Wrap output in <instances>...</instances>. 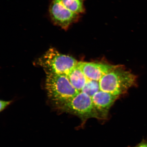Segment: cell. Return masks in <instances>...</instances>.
<instances>
[{
    "label": "cell",
    "mask_w": 147,
    "mask_h": 147,
    "mask_svg": "<svg viewBox=\"0 0 147 147\" xmlns=\"http://www.w3.org/2000/svg\"><path fill=\"white\" fill-rule=\"evenodd\" d=\"M49 12L51 21L55 25L67 30L71 25L79 21L81 15L70 11L60 0H52L49 5Z\"/></svg>",
    "instance_id": "5b68a950"
},
{
    "label": "cell",
    "mask_w": 147,
    "mask_h": 147,
    "mask_svg": "<svg viewBox=\"0 0 147 147\" xmlns=\"http://www.w3.org/2000/svg\"><path fill=\"white\" fill-rule=\"evenodd\" d=\"M133 147H147V141L143 140L137 146Z\"/></svg>",
    "instance_id": "7c38bea8"
},
{
    "label": "cell",
    "mask_w": 147,
    "mask_h": 147,
    "mask_svg": "<svg viewBox=\"0 0 147 147\" xmlns=\"http://www.w3.org/2000/svg\"><path fill=\"white\" fill-rule=\"evenodd\" d=\"M100 90V89L99 82L88 80L82 92L92 97L95 94Z\"/></svg>",
    "instance_id": "30bf717a"
},
{
    "label": "cell",
    "mask_w": 147,
    "mask_h": 147,
    "mask_svg": "<svg viewBox=\"0 0 147 147\" xmlns=\"http://www.w3.org/2000/svg\"><path fill=\"white\" fill-rule=\"evenodd\" d=\"M46 74L45 88L47 96L55 106L70 100L78 93L67 76L50 72Z\"/></svg>",
    "instance_id": "7a4b0ae2"
},
{
    "label": "cell",
    "mask_w": 147,
    "mask_h": 147,
    "mask_svg": "<svg viewBox=\"0 0 147 147\" xmlns=\"http://www.w3.org/2000/svg\"><path fill=\"white\" fill-rule=\"evenodd\" d=\"M12 102V101L1 100V108L0 111L1 112L5 109L7 106L11 104Z\"/></svg>",
    "instance_id": "8fae6325"
},
{
    "label": "cell",
    "mask_w": 147,
    "mask_h": 147,
    "mask_svg": "<svg viewBox=\"0 0 147 147\" xmlns=\"http://www.w3.org/2000/svg\"><path fill=\"white\" fill-rule=\"evenodd\" d=\"M67 77L71 84L78 92L82 91L88 80L78 63L69 73Z\"/></svg>",
    "instance_id": "ba28073f"
},
{
    "label": "cell",
    "mask_w": 147,
    "mask_h": 147,
    "mask_svg": "<svg viewBox=\"0 0 147 147\" xmlns=\"http://www.w3.org/2000/svg\"><path fill=\"white\" fill-rule=\"evenodd\" d=\"M78 64L88 80L99 82L106 74L116 68L119 65L96 62H80Z\"/></svg>",
    "instance_id": "8992f818"
},
{
    "label": "cell",
    "mask_w": 147,
    "mask_h": 147,
    "mask_svg": "<svg viewBox=\"0 0 147 147\" xmlns=\"http://www.w3.org/2000/svg\"><path fill=\"white\" fill-rule=\"evenodd\" d=\"M78 62L73 57L62 54L51 48L38 59V64L43 68L46 73L67 76Z\"/></svg>",
    "instance_id": "277c9868"
},
{
    "label": "cell",
    "mask_w": 147,
    "mask_h": 147,
    "mask_svg": "<svg viewBox=\"0 0 147 147\" xmlns=\"http://www.w3.org/2000/svg\"><path fill=\"white\" fill-rule=\"evenodd\" d=\"M137 76L122 65L110 71L100 81V90L119 96L136 84Z\"/></svg>",
    "instance_id": "6da1fadb"
},
{
    "label": "cell",
    "mask_w": 147,
    "mask_h": 147,
    "mask_svg": "<svg viewBox=\"0 0 147 147\" xmlns=\"http://www.w3.org/2000/svg\"><path fill=\"white\" fill-rule=\"evenodd\" d=\"M119 97L102 90L99 91L93 95L92 100L100 119L107 118L110 108Z\"/></svg>",
    "instance_id": "52a82bcc"
},
{
    "label": "cell",
    "mask_w": 147,
    "mask_h": 147,
    "mask_svg": "<svg viewBox=\"0 0 147 147\" xmlns=\"http://www.w3.org/2000/svg\"><path fill=\"white\" fill-rule=\"evenodd\" d=\"M66 8L75 13L80 15L85 13L86 9L84 5L85 0H60Z\"/></svg>",
    "instance_id": "9c48e42d"
},
{
    "label": "cell",
    "mask_w": 147,
    "mask_h": 147,
    "mask_svg": "<svg viewBox=\"0 0 147 147\" xmlns=\"http://www.w3.org/2000/svg\"><path fill=\"white\" fill-rule=\"evenodd\" d=\"M55 106L60 112L76 116L83 123L89 119H100L92 97L83 92H78L70 100Z\"/></svg>",
    "instance_id": "3957f363"
}]
</instances>
